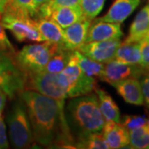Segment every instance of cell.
I'll return each mask as SVG.
<instances>
[{
    "instance_id": "obj_1",
    "label": "cell",
    "mask_w": 149,
    "mask_h": 149,
    "mask_svg": "<svg viewBox=\"0 0 149 149\" xmlns=\"http://www.w3.org/2000/svg\"><path fill=\"white\" fill-rule=\"evenodd\" d=\"M32 128L33 139L45 147L74 148L65 113V103L32 90L21 92Z\"/></svg>"
},
{
    "instance_id": "obj_2",
    "label": "cell",
    "mask_w": 149,
    "mask_h": 149,
    "mask_svg": "<svg viewBox=\"0 0 149 149\" xmlns=\"http://www.w3.org/2000/svg\"><path fill=\"white\" fill-rule=\"evenodd\" d=\"M65 113L74 143L89 134L102 132L106 122L95 95L70 98L65 109Z\"/></svg>"
},
{
    "instance_id": "obj_3",
    "label": "cell",
    "mask_w": 149,
    "mask_h": 149,
    "mask_svg": "<svg viewBox=\"0 0 149 149\" xmlns=\"http://www.w3.org/2000/svg\"><path fill=\"white\" fill-rule=\"evenodd\" d=\"M2 22L5 29L12 32L17 42H43L37 27L36 19L14 0H7L2 13Z\"/></svg>"
},
{
    "instance_id": "obj_4",
    "label": "cell",
    "mask_w": 149,
    "mask_h": 149,
    "mask_svg": "<svg viewBox=\"0 0 149 149\" xmlns=\"http://www.w3.org/2000/svg\"><path fill=\"white\" fill-rule=\"evenodd\" d=\"M11 143L15 148H27L34 141L25 104L15 102L7 117Z\"/></svg>"
},
{
    "instance_id": "obj_5",
    "label": "cell",
    "mask_w": 149,
    "mask_h": 149,
    "mask_svg": "<svg viewBox=\"0 0 149 149\" xmlns=\"http://www.w3.org/2000/svg\"><path fill=\"white\" fill-rule=\"evenodd\" d=\"M59 78L66 90L68 99L86 95L95 90V78L89 76L80 69L72 54L67 65L59 73Z\"/></svg>"
},
{
    "instance_id": "obj_6",
    "label": "cell",
    "mask_w": 149,
    "mask_h": 149,
    "mask_svg": "<svg viewBox=\"0 0 149 149\" xmlns=\"http://www.w3.org/2000/svg\"><path fill=\"white\" fill-rule=\"evenodd\" d=\"M60 45L47 42L42 44L26 45L17 54V63L27 74L42 71Z\"/></svg>"
},
{
    "instance_id": "obj_7",
    "label": "cell",
    "mask_w": 149,
    "mask_h": 149,
    "mask_svg": "<svg viewBox=\"0 0 149 149\" xmlns=\"http://www.w3.org/2000/svg\"><path fill=\"white\" fill-rule=\"evenodd\" d=\"M27 76L29 78V85L34 91L62 103H65L67 99V92L61 82L59 74L42 70L27 73Z\"/></svg>"
},
{
    "instance_id": "obj_8",
    "label": "cell",
    "mask_w": 149,
    "mask_h": 149,
    "mask_svg": "<svg viewBox=\"0 0 149 149\" xmlns=\"http://www.w3.org/2000/svg\"><path fill=\"white\" fill-rule=\"evenodd\" d=\"M7 53L8 52L0 51V88L13 98L17 92L22 90L26 79L23 70L17 66Z\"/></svg>"
},
{
    "instance_id": "obj_9",
    "label": "cell",
    "mask_w": 149,
    "mask_h": 149,
    "mask_svg": "<svg viewBox=\"0 0 149 149\" xmlns=\"http://www.w3.org/2000/svg\"><path fill=\"white\" fill-rule=\"evenodd\" d=\"M120 39L84 43L77 51L94 61L105 64L114 59Z\"/></svg>"
},
{
    "instance_id": "obj_10",
    "label": "cell",
    "mask_w": 149,
    "mask_h": 149,
    "mask_svg": "<svg viewBox=\"0 0 149 149\" xmlns=\"http://www.w3.org/2000/svg\"><path fill=\"white\" fill-rule=\"evenodd\" d=\"M146 70L139 65L125 64L113 60L104 64V68L100 80L112 85L120 80L131 77L140 78Z\"/></svg>"
},
{
    "instance_id": "obj_11",
    "label": "cell",
    "mask_w": 149,
    "mask_h": 149,
    "mask_svg": "<svg viewBox=\"0 0 149 149\" xmlns=\"http://www.w3.org/2000/svg\"><path fill=\"white\" fill-rule=\"evenodd\" d=\"M123 35V33L119 23L94 20L93 22H91L88 30L85 42L120 39Z\"/></svg>"
},
{
    "instance_id": "obj_12",
    "label": "cell",
    "mask_w": 149,
    "mask_h": 149,
    "mask_svg": "<svg viewBox=\"0 0 149 149\" xmlns=\"http://www.w3.org/2000/svg\"><path fill=\"white\" fill-rule=\"evenodd\" d=\"M140 3L141 0H114L105 15L93 20L121 24L133 13Z\"/></svg>"
},
{
    "instance_id": "obj_13",
    "label": "cell",
    "mask_w": 149,
    "mask_h": 149,
    "mask_svg": "<svg viewBox=\"0 0 149 149\" xmlns=\"http://www.w3.org/2000/svg\"><path fill=\"white\" fill-rule=\"evenodd\" d=\"M91 20L83 18L64 29L62 45L70 51L78 50L85 43L88 30L91 24Z\"/></svg>"
},
{
    "instance_id": "obj_14",
    "label": "cell",
    "mask_w": 149,
    "mask_h": 149,
    "mask_svg": "<svg viewBox=\"0 0 149 149\" xmlns=\"http://www.w3.org/2000/svg\"><path fill=\"white\" fill-rule=\"evenodd\" d=\"M102 133L109 148H123L129 145V132L120 123L106 121Z\"/></svg>"
},
{
    "instance_id": "obj_15",
    "label": "cell",
    "mask_w": 149,
    "mask_h": 149,
    "mask_svg": "<svg viewBox=\"0 0 149 149\" xmlns=\"http://www.w3.org/2000/svg\"><path fill=\"white\" fill-rule=\"evenodd\" d=\"M111 85L114 87L125 102L139 106L143 104V92L139 78L131 77L113 83Z\"/></svg>"
},
{
    "instance_id": "obj_16",
    "label": "cell",
    "mask_w": 149,
    "mask_h": 149,
    "mask_svg": "<svg viewBox=\"0 0 149 149\" xmlns=\"http://www.w3.org/2000/svg\"><path fill=\"white\" fill-rule=\"evenodd\" d=\"M149 29V3L145 5L135 17L129 28L128 37L124 43L139 42L143 39Z\"/></svg>"
},
{
    "instance_id": "obj_17",
    "label": "cell",
    "mask_w": 149,
    "mask_h": 149,
    "mask_svg": "<svg viewBox=\"0 0 149 149\" xmlns=\"http://www.w3.org/2000/svg\"><path fill=\"white\" fill-rule=\"evenodd\" d=\"M37 27L43 42L56 44H62L64 38V29L56 22L49 18H35Z\"/></svg>"
},
{
    "instance_id": "obj_18",
    "label": "cell",
    "mask_w": 149,
    "mask_h": 149,
    "mask_svg": "<svg viewBox=\"0 0 149 149\" xmlns=\"http://www.w3.org/2000/svg\"><path fill=\"white\" fill-rule=\"evenodd\" d=\"M49 19L56 22L63 29L84 18L80 6L62 7L52 12Z\"/></svg>"
},
{
    "instance_id": "obj_19",
    "label": "cell",
    "mask_w": 149,
    "mask_h": 149,
    "mask_svg": "<svg viewBox=\"0 0 149 149\" xmlns=\"http://www.w3.org/2000/svg\"><path fill=\"white\" fill-rule=\"evenodd\" d=\"M96 95L98 97L99 106L105 121H113L119 123L120 111L117 104L106 91L102 89H96Z\"/></svg>"
},
{
    "instance_id": "obj_20",
    "label": "cell",
    "mask_w": 149,
    "mask_h": 149,
    "mask_svg": "<svg viewBox=\"0 0 149 149\" xmlns=\"http://www.w3.org/2000/svg\"><path fill=\"white\" fill-rule=\"evenodd\" d=\"M113 60L125 64L141 65L139 42L121 43L118 47Z\"/></svg>"
},
{
    "instance_id": "obj_21",
    "label": "cell",
    "mask_w": 149,
    "mask_h": 149,
    "mask_svg": "<svg viewBox=\"0 0 149 149\" xmlns=\"http://www.w3.org/2000/svg\"><path fill=\"white\" fill-rule=\"evenodd\" d=\"M72 55L74 60L76 61L77 64L79 65L80 69L85 74L93 78H100V79L101 78L104 68V64L92 60L77 50L73 51Z\"/></svg>"
},
{
    "instance_id": "obj_22",
    "label": "cell",
    "mask_w": 149,
    "mask_h": 149,
    "mask_svg": "<svg viewBox=\"0 0 149 149\" xmlns=\"http://www.w3.org/2000/svg\"><path fill=\"white\" fill-rule=\"evenodd\" d=\"M72 52L73 51L65 48L62 44H61L56 52L48 61L44 70L56 74H59L60 72H61L68 64Z\"/></svg>"
},
{
    "instance_id": "obj_23",
    "label": "cell",
    "mask_w": 149,
    "mask_h": 149,
    "mask_svg": "<svg viewBox=\"0 0 149 149\" xmlns=\"http://www.w3.org/2000/svg\"><path fill=\"white\" fill-rule=\"evenodd\" d=\"M129 145L132 148H148L149 123L129 131Z\"/></svg>"
},
{
    "instance_id": "obj_24",
    "label": "cell",
    "mask_w": 149,
    "mask_h": 149,
    "mask_svg": "<svg viewBox=\"0 0 149 149\" xmlns=\"http://www.w3.org/2000/svg\"><path fill=\"white\" fill-rule=\"evenodd\" d=\"M80 0H49L42 5L37 13V17L48 18L52 12L62 7H74L80 6Z\"/></svg>"
},
{
    "instance_id": "obj_25",
    "label": "cell",
    "mask_w": 149,
    "mask_h": 149,
    "mask_svg": "<svg viewBox=\"0 0 149 149\" xmlns=\"http://www.w3.org/2000/svg\"><path fill=\"white\" fill-rule=\"evenodd\" d=\"M74 148L89 149L109 148L105 143L102 132L91 133L83 139L77 140L74 143Z\"/></svg>"
},
{
    "instance_id": "obj_26",
    "label": "cell",
    "mask_w": 149,
    "mask_h": 149,
    "mask_svg": "<svg viewBox=\"0 0 149 149\" xmlns=\"http://www.w3.org/2000/svg\"><path fill=\"white\" fill-rule=\"evenodd\" d=\"M105 0H80V7L83 17L92 21L99 15L104 8Z\"/></svg>"
},
{
    "instance_id": "obj_27",
    "label": "cell",
    "mask_w": 149,
    "mask_h": 149,
    "mask_svg": "<svg viewBox=\"0 0 149 149\" xmlns=\"http://www.w3.org/2000/svg\"><path fill=\"white\" fill-rule=\"evenodd\" d=\"M119 123L129 132L149 123V118L139 115H125Z\"/></svg>"
},
{
    "instance_id": "obj_28",
    "label": "cell",
    "mask_w": 149,
    "mask_h": 149,
    "mask_svg": "<svg viewBox=\"0 0 149 149\" xmlns=\"http://www.w3.org/2000/svg\"><path fill=\"white\" fill-rule=\"evenodd\" d=\"M141 52V65L146 72H149V40L143 38L139 42Z\"/></svg>"
},
{
    "instance_id": "obj_29",
    "label": "cell",
    "mask_w": 149,
    "mask_h": 149,
    "mask_svg": "<svg viewBox=\"0 0 149 149\" xmlns=\"http://www.w3.org/2000/svg\"><path fill=\"white\" fill-rule=\"evenodd\" d=\"M0 51L8 52H14V48L7 37L5 28L2 22V13H0Z\"/></svg>"
},
{
    "instance_id": "obj_30",
    "label": "cell",
    "mask_w": 149,
    "mask_h": 149,
    "mask_svg": "<svg viewBox=\"0 0 149 149\" xmlns=\"http://www.w3.org/2000/svg\"><path fill=\"white\" fill-rule=\"evenodd\" d=\"M140 78V84L143 97V104L149 109V72L144 73Z\"/></svg>"
},
{
    "instance_id": "obj_31",
    "label": "cell",
    "mask_w": 149,
    "mask_h": 149,
    "mask_svg": "<svg viewBox=\"0 0 149 149\" xmlns=\"http://www.w3.org/2000/svg\"><path fill=\"white\" fill-rule=\"evenodd\" d=\"M22 8H25L26 10L29 13L30 16L32 17H37V8L34 4L33 0H14Z\"/></svg>"
},
{
    "instance_id": "obj_32",
    "label": "cell",
    "mask_w": 149,
    "mask_h": 149,
    "mask_svg": "<svg viewBox=\"0 0 149 149\" xmlns=\"http://www.w3.org/2000/svg\"><path fill=\"white\" fill-rule=\"evenodd\" d=\"M8 142L7 137L6 124L3 115L0 116V149L8 148Z\"/></svg>"
},
{
    "instance_id": "obj_33",
    "label": "cell",
    "mask_w": 149,
    "mask_h": 149,
    "mask_svg": "<svg viewBox=\"0 0 149 149\" xmlns=\"http://www.w3.org/2000/svg\"><path fill=\"white\" fill-rule=\"evenodd\" d=\"M8 95L6 92L2 88H0V116L3 115V112L5 108L6 101H7Z\"/></svg>"
},
{
    "instance_id": "obj_34",
    "label": "cell",
    "mask_w": 149,
    "mask_h": 149,
    "mask_svg": "<svg viewBox=\"0 0 149 149\" xmlns=\"http://www.w3.org/2000/svg\"><path fill=\"white\" fill-rule=\"evenodd\" d=\"M49 0H33V2H34V4L36 6V8H37V11L39 9V8L41 7L43 4H45L47 2H48Z\"/></svg>"
},
{
    "instance_id": "obj_35",
    "label": "cell",
    "mask_w": 149,
    "mask_h": 149,
    "mask_svg": "<svg viewBox=\"0 0 149 149\" xmlns=\"http://www.w3.org/2000/svg\"><path fill=\"white\" fill-rule=\"evenodd\" d=\"M6 3H7V0H0V13H3V12L4 10Z\"/></svg>"
},
{
    "instance_id": "obj_36",
    "label": "cell",
    "mask_w": 149,
    "mask_h": 149,
    "mask_svg": "<svg viewBox=\"0 0 149 149\" xmlns=\"http://www.w3.org/2000/svg\"><path fill=\"white\" fill-rule=\"evenodd\" d=\"M144 38H146V39H148V40H149V29L148 30V32H147V33H146V35H145V37H144Z\"/></svg>"
},
{
    "instance_id": "obj_37",
    "label": "cell",
    "mask_w": 149,
    "mask_h": 149,
    "mask_svg": "<svg viewBox=\"0 0 149 149\" xmlns=\"http://www.w3.org/2000/svg\"></svg>"
}]
</instances>
